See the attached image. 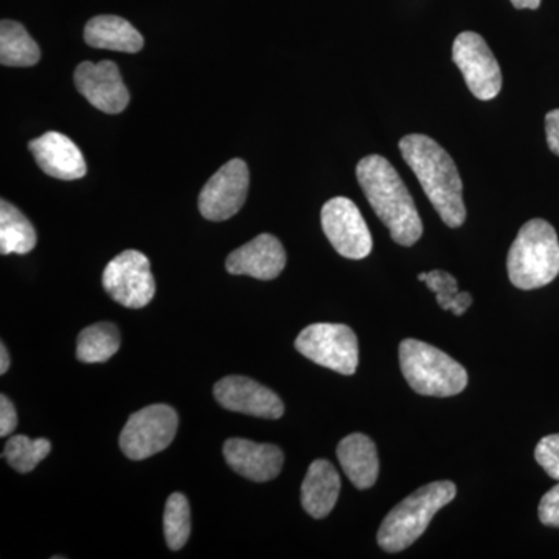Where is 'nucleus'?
<instances>
[{
	"label": "nucleus",
	"instance_id": "39448f33",
	"mask_svg": "<svg viewBox=\"0 0 559 559\" xmlns=\"http://www.w3.org/2000/svg\"><path fill=\"white\" fill-rule=\"evenodd\" d=\"M400 366L407 384L418 395L448 399L459 395L468 385V371L465 367L426 342H401Z\"/></svg>",
	"mask_w": 559,
	"mask_h": 559
},
{
	"label": "nucleus",
	"instance_id": "393cba45",
	"mask_svg": "<svg viewBox=\"0 0 559 559\" xmlns=\"http://www.w3.org/2000/svg\"><path fill=\"white\" fill-rule=\"evenodd\" d=\"M164 532L167 546L180 550L186 546L191 533V513L189 500L180 492H175L165 503Z\"/></svg>",
	"mask_w": 559,
	"mask_h": 559
},
{
	"label": "nucleus",
	"instance_id": "f03ea898",
	"mask_svg": "<svg viewBox=\"0 0 559 559\" xmlns=\"http://www.w3.org/2000/svg\"><path fill=\"white\" fill-rule=\"evenodd\" d=\"M400 151L441 221L452 229L462 226L466 219L463 183L450 154L423 134L401 139Z\"/></svg>",
	"mask_w": 559,
	"mask_h": 559
},
{
	"label": "nucleus",
	"instance_id": "ddd939ff",
	"mask_svg": "<svg viewBox=\"0 0 559 559\" xmlns=\"http://www.w3.org/2000/svg\"><path fill=\"white\" fill-rule=\"evenodd\" d=\"M213 393L224 409L238 414L266 419H278L285 414V406L280 396L250 378H223L216 382Z\"/></svg>",
	"mask_w": 559,
	"mask_h": 559
},
{
	"label": "nucleus",
	"instance_id": "a878e982",
	"mask_svg": "<svg viewBox=\"0 0 559 559\" xmlns=\"http://www.w3.org/2000/svg\"><path fill=\"white\" fill-rule=\"evenodd\" d=\"M536 462L551 477L559 481V433L544 437L535 450Z\"/></svg>",
	"mask_w": 559,
	"mask_h": 559
},
{
	"label": "nucleus",
	"instance_id": "cd10ccee",
	"mask_svg": "<svg viewBox=\"0 0 559 559\" xmlns=\"http://www.w3.org/2000/svg\"><path fill=\"white\" fill-rule=\"evenodd\" d=\"M17 426V414L5 395L0 396V436L9 437Z\"/></svg>",
	"mask_w": 559,
	"mask_h": 559
},
{
	"label": "nucleus",
	"instance_id": "9b49d317",
	"mask_svg": "<svg viewBox=\"0 0 559 559\" xmlns=\"http://www.w3.org/2000/svg\"><path fill=\"white\" fill-rule=\"evenodd\" d=\"M249 168L246 162H227L205 183L200 194V212L209 221H226L245 205L249 191Z\"/></svg>",
	"mask_w": 559,
	"mask_h": 559
},
{
	"label": "nucleus",
	"instance_id": "aec40b11",
	"mask_svg": "<svg viewBox=\"0 0 559 559\" xmlns=\"http://www.w3.org/2000/svg\"><path fill=\"white\" fill-rule=\"evenodd\" d=\"M36 241L38 237L31 221L22 215L21 210L2 200L0 202V252L2 255H10V253L25 255L35 249Z\"/></svg>",
	"mask_w": 559,
	"mask_h": 559
},
{
	"label": "nucleus",
	"instance_id": "7c9ffc66",
	"mask_svg": "<svg viewBox=\"0 0 559 559\" xmlns=\"http://www.w3.org/2000/svg\"><path fill=\"white\" fill-rule=\"evenodd\" d=\"M511 3H513L514 9L518 10H536L539 9L540 0H511Z\"/></svg>",
	"mask_w": 559,
	"mask_h": 559
},
{
	"label": "nucleus",
	"instance_id": "bb28decb",
	"mask_svg": "<svg viewBox=\"0 0 559 559\" xmlns=\"http://www.w3.org/2000/svg\"><path fill=\"white\" fill-rule=\"evenodd\" d=\"M539 521L547 527L559 528V484L547 491L539 502Z\"/></svg>",
	"mask_w": 559,
	"mask_h": 559
},
{
	"label": "nucleus",
	"instance_id": "4468645a",
	"mask_svg": "<svg viewBox=\"0 0 559 559\" xmlns=\"http://www.w3.org/2000/svg\"><path fill=\"white\" fill-rule=\"evenodd\" d=\"M286 266L282 242L270 234H261L248 245L227 257L226 267L231 275H249L257 280H274Z\"/></svg>",
	"mask_w": 559,
	"mask_h": 559
},
{
	"label": "nucleus",
	"instance_id": "5701e85b",
	"mask_svg": "<svg viewBox=\"0 0 559 559\" xmlns=\"http://www.w3.org/2000/svg\"><path fill=\"white\" fill-rule=\"evenodd\" d=\"M419 282H425L428 288L436 293L441 310L452 311L455 316H463L473 305L469 293H460L459 283L447 271L421 272Z\"/></svg>",
	"mask_w": 559,
	"mask_h": 559
},
{
	"label": "nucleus",
	"instance_id": "c85d7f7f",
	"mask_svg": "<svg viewBox=\"0 0 559 559\" xmlns=\"http://www.w3.org/2000/svg\"><path fill=\"white\" fill-rule=\"evenodd\" d=\"M547 145L551 153L559 156V109L550 110L546 116Z\"/></svg>",
	"mask_w": 559,
	"mask_h": 559
},
{
	"label": "nucleus",
	"instance_id": "412c9836",
	"mask_svg": "<svg viewBox=\"0 0 559 559\" xmlns=\"http://www.w3.org/2000/svg\"><path fill=\"white\" fill-rule=\"evenodd\" d=\"M38 44L25 31L24 25L14 21L0 24V62L10 68H32L38 64Z\"/></svg>",
	"mask_w": 559,
	"mask_h": 559
},
{
	"label": "nucleus",
	"instance_id": "c756f323",
	"mask_svg": "<svg viewBox=\"0 0 559 559\" xmlns=\"http://www.w3.org/2000/svg\"><path fill=\"white\" fill-rule=\"evenodd\" d=\"M10 369V355L5 345H0V374H5Z\"/></svg>",
	"mask_w": 559,
	"mask_h": 559
},
{
	"label": "nucleus",
	"instance_id": "7ed1b4c3",
	"mask_svg": "<svg viewBox=\"0 0 559 559\" xmlns=\"http://www.w3.org/2000/svg\"><path fill=\"white\" fill-rule=\"evenodd\" d=\"M457 496V487L450 480L432 481L412 492L400 502L378 530V544L388 554L406 550L429 527L441 509Z\"/></svg>",
	"mask_w": 559,
	"mask_h": 559
},
{
	"label": "nucleus",
	"instance_id": "6e6552de",
	"mask_svg": "<svg viewBox=\"0 0 559 559\" xmlns=\"http://www.w3.org/2000/svg\"><path fill=\"white\" fill-rule=\"evenodd\" d=\"M103 288L121 307H146L156 296V280L148 257L139 250H124L110 260L103 272Z\"/></svg>",
	"mask_w": 559,
	"mask_h": 559
},
{
	"label": "nucleus",
	"instance_id": "1a4fd4ad",
	"mask_svg": "<svg viewBox=\"0 0 559 559\" xmlns=\"http://www.w3.org/2000/svg\"><path fill=\"white\" fill-rule=\"evenodd\" d=\"M452 61L462 72L466 86L481 102L492 100L502 90L499 62L480 35L460 33L452 44Z\"/></svg>",
	"mask_w": 559,
	"mask_h": 559
},
{
	"label": "nucleus",
	"instance_id": "20e7f679",
	"mask_svg": "<svg viewBox=\"0 0 559 559\" xmlns=\"http://www.w3.org/2000/svg\"><path fill=\"white\" fill-rule=\"evenodd\" d=\"M507 270L518 289H538L554 282L559 274V240L554 226L539 218L525 223L511 245Z\"/></svg>",
	"mask_w": 559,
	"mask_h": 559
},
{
	"label": "nucleus",
	"instance_id": "f8f14e48",
	"mask_svg": "<svg viewBox=\"0 0 559 559\" xmlns=\"http://www.w3.org/2000/svg\"><path fill=\"white\" fill-rule=\"evenodd\" d=\"M73 79L80 94L102 112L120 114L130 103V92L116 62H81Z\"/></svg>",
	"mask_w": 559,
	"mask_h": 559
},
{
	"label": "nucleus",
	"instance_id": "dca6fc26",
	"mask_svg": "<svg viewBox=\"0 0 559 559\" xmlns=\"http://www.w3.org/2000/svg\"><path fill=\"white\" fill-rule=\"evenodd\" d=\"M224 457L235 473L252 481L275 479L283 468V452L275 444L230 439L224 443Z\"/></svg>",
	"mask_w": 559,
	"mask_h": 559
},
{
	"label": "nucleus",
	"instance_id": "b1692460",
	"mask_svg": "<svg viewBox=\"0 0 559 559\" xmlns=\"http://www.w3.org/2000/svg\"><path fill=\"white\" fill-rule=\"evenodd\" d=\"M51 444L49 440H32L25 436L11 437L5 444L3 457L10 463L11 468L17 473H31L36 466L50 454Z\"/></svg>",
	"mask_w": 559,
	"mask_h": 559
},
{
	"label": "nucleus",
	"instance_id": "0eeeda50",
	"mask_svg": "<svg viewBox=\"0 0 559 559\" xmlns=\"http://www.w3.org/2000/svg\"><path fill=\"white\" fill-rule=\"evenodd\" d=\"M179 417L167 404L135 412L120 436V448L131 460H145L167 450L178 432Z\"/></svg>",
	"mask_w": 559,
	"mask_h": 559
},
{
	"label": "nucleus",
	"instance_id": "f3484780",
	"mask_svg": "<svg viewBox=\"0 0 559 559\" xmlns=\"http://www.w3.org/2000/svg\"><path fill=\"white\" fill-rule=\"evenodd\" d=\"M341 492V477L326 460L311 463L301 484V506L314 520L329 516L336 506Z\"/></svg>",
	"mask_w": 559,
	"mask_h": 559
},
{
	"label": "nucleus",
	"instance_id": "423d86ee",
	"mask_svg": "<svg viewBox=\"0 0 559 559\" xmlns=\"http://www.w3.org/2000/svg\"><path fill=\"white\" fill-rule=\"evenodd\" d=\"M296 349L305 358L341 374H355L359 364L358 337L342 323H314L301 330Z\"/></svg>",
	"mask_w": 559,
	"mask_h": 559
},
{
	"label": "nucleus",
	"instance_id": "2eb2a0df",
	"mask_svg": "<svg viewBox=\"0 0 559 559\" xmlns=\"http://www.w3.org/2000/svg\"><path fill=\"white\" fill-rule=\"evenodd\" d=\"M28 148L40 170L50 178L76 180L87 173L83 153L68 135L61 132H46L40 138L32 140Z\"/></svg>",
	"mask_w": 559,
	"mask_h": 559
},
{
	"label": "nucleus",
	"instance_id": "f257e3e1",
	"mask_svg": "<svg viewBox=\"0 0 559 559\" xmlns=\"http://www.w3.org/2000/svg\"><path fill=\"white\" fill-rule=\"evenodd\" d=\"M356 178L392 240L404 248L414 246L423 235L421 218L411 191L393 165L380 154H371L359 162Z\"/></svg>",
	"mask_w": 559,
	"mask_h": 559
},
{
	"label": "nucleus",
	"instance_id": "4be33fe9",
	"mask_svg": "<svg viewBox=\"0 0 559 559\" xmlns=\"http://www.w3.org/2000/svg\"><path fill=\"white\" fill-rule=\"evenodd\" d=\"M120 333L114 323L100 322L81 331L76 358L84 364L106 362L119 352Z\"/></svg>",
	"mask_w": 559,
	"mask_h": 559
},
{
	"label": "nucleus",
	"instance_id": "9d476101",
	"mask_svg": "<svg viewBox=\"0 0 559 559\" xmlns=\"http://www.w3.org/2000/svg\"><path fill=\"white\" fill-rule=\"evenodd\" d=\"M320 221L326 238L340 255L349 260H362L370 255L373 240L355 202L348 198H333L323 205Z\"/></svg>",
	"mask_w": 559,
	"mask_h": 559
},
{
	"label": "nucleus",
	"instance_id": "a211bd4d",
	"mask_svg": "<svg viewBox=\"0 0 559 559\" xmlns=\"http://www.w3.org/2000/svg\"><path fill=\"white\" fill-rule=\"evenodd\" d=\"M337 459L349 481L358 489H369L377 484L380 459L377 444L364 433L345 437L337 447Z\"/></svg>",
	"mask_w": 559,
	"mask_h": 559
},
{
	"label": "nucleus",
	"instance_id": "6ab92c4d",
	"mask_svg": "<svg viewBox=\"0 0 559 559\" xmlns=\"http://www.w3.org/2000/svg\"><path fill=\"white\" fill-rule=\"evenodd\" d=\"M84 40L94 49L124 51L138 53L143 49V36L123 17L103 16L94 17L84 28Z\"/></svg>",
	"mask_w": 559,
	"mask_h": 559
}]
</instances>
